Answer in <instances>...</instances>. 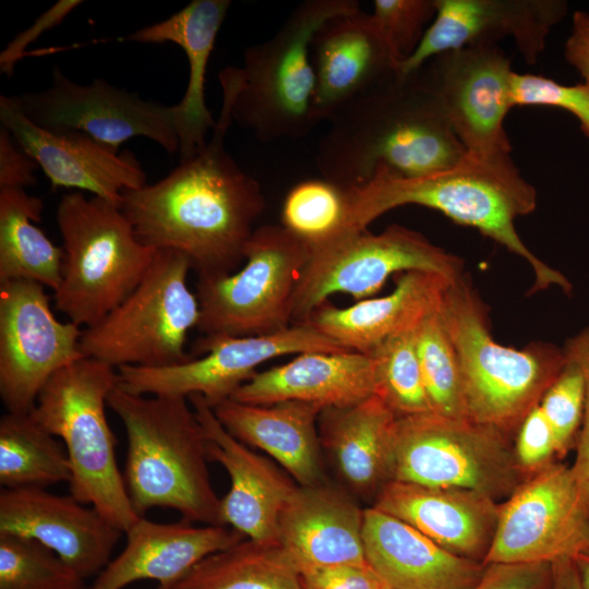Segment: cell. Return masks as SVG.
Wrapping results in <instances>:
<instances>
[{
	"mask_svg": "<svg viewBox=\"0 0 589 589\" xmlns=\"http://www.w3.org/2000/svg\"><path fill=\"white\" fill-rule=\"evenodd\" d=\"M219 82L223 106L205 147L161 180L123 191L120 205L144 245L182 253L197 278L233 273L265 209L260 183L225 148L232 91Z\"/></svg>",
	"mask_w": 589,
	"mask_h": 589,
	"instance_id": "obj_1",
	"label": "cell"
},
{
	"mask_svg": "<svg viewBox=\"0 0 589 589\" xmlns=\"http://www.w3.org/2000/svg\"><path fill=\"white\" fill-rule=\"evenodd\" d=\"M328 122L315 163L323 178L346 190L366 183L381 165L420 177L454 166L467 153L417 72L370 88Z\"/></svg>",
	"mask_w": 589,
	"mask_h": 589,
	"instance_id": "obj_2",
	"label": "cell"
},
{
	"mask_svg": "<svg viewBox=\"0 0 589 589\" xmlns=\"http://www.w3.org/2000/svg\"><path fill=\"white\" fill-rule=\"evenodd\" d=\"M348 191L350 229L365 230L399 206H424L477 229L524 259L534 274L531 292L551 287L567 294L573 290L568 278L534 255L517 232V218L537 207V191L510 155L466 153L454 166L420 177H404L381 165L366 183Z\"/></svg>",
	"mask_w": 589,
	"mask_h": 589,
	"instance_id": "obj_3",
	"label": "cell"
},
{
	"mask_svg": "<svg viewBox=\"0 0 589 589\" xmlns=\"http://www.w3.org/2000/svg\"><path fill=\"white\" fill-rule=\"evenodd\" d=\"M108 406L125 431L123 478L134 510L144 516L172 508L193 524L223 525L206 437L188 398L137 395L117 385Z\"/></svg>",
	"mask_w": 589,
	"mask_h": 589,
	"instance_id": "obj_4",
	"label": "cell"
},
{
	"mask_svg": "<svg viewBox=\"0 0 589 589\" xmlns=\"http://www.w3.org/2000/svg\"><path fill=\"white\" fill-rule=\"evenodd\" d=\"M440 314L457 354L466 418L506 434L518 430L563 369V349L497 342L486 308L465 275L446 289Z\"/></svg>",
	"mask_w": 589,
	"mask_h": 589,
	"instance_id": "obj_5",
	"label": "cell"
},
{
	"mask_svg": "<svg viewBox=\"0 0 589 589\" xmlns=\"http://www.w3.org/2000/svg\"><path fill=\"white\" fill-rule=\"evenodd\" d=\"M359 9L357 0H305L269 39L247 48L241 68L219 73L232 91L233 121L263 142L306 135L316 125L313 36L327 20Z\"/></svg>",
	"mask_w": 589,
	"mask_h": 589,
	"instance_id": "obj_6",
	"label": "cell"
},
{
	"mask_svg": "<svg viewBox=\"0 0 589 589\" xmlns=\"http://www.w3.org/2000/svg\"><path fill=\"white\" fill-rule=\"evenodd\" d=\"M117 385L116 368L84 357L46 382L29 413L63 443L71 495L125 532L141 516L119 470L116 438L106 417L108 397Z\"/></svg>",
	"mask_w": 589,
	"mask_h": 589,
	"instance_id": "obj_7",
	"label": "cell"
},
{
	"mask_svg": "<svg viewBox=\"0 0 589 589\" xmlns=\"http://www.w3.org/2000/svg\"><path fill=\"white\" fill-rule=\"evenodd\" d=\"M56 220L62 238L56 309L81 327L98 323L140 284L156 250L144 245L120 207L81 191L60 200Z\"/></svg>",
	"mask_w": 589,
	"mask_h": 589,
	"instance_id": "obj_8",
	"label": "cell"
},
{
	"mask_svg": "<svg viewBox=\"0 0 589 589\" xmlns=\"http://www.w3.org/2000/svg\"><path fill=\"white\" fill-rule=\"evenodd\" d=\"M190 262L180 252L157 250L136 288L98 323L83 328L84 357L118 369L159 368L193 359L188 334L197 328L200 303L188 287Z\"/></svg>",
	"mask_w": 589,
	"mask_h": 589,
	"instance_id": "obj_9",
	"label": "cell"
},
{
	"mask_svg": "<svg viewBox=\"0 0 589 589\" xmlns=\"http://www.w3.org/2000/svg\"><path fill=\"white\" fill-rule=\"evenodd\" d=\"M392 452L390 480L472 490L497 502L528 478L506 433L433 411L396 418Z\"/></svg>",
	"mask_w": 589,
	"mask_h": 589,
	"instance_id": "obj_10",
	"label": "cell"
},
{
	"mask_svg": "<svg viewBox=\"0 0 589 589\" xmlns=\"http://www.w3.org/2000/svg\"><path fill=\"white\" fill-rule=\"evenodd\" d=\"M310 248L281 225L255 228L237 273L197 278L204 335L273 334L291 326L292 301Z\"/></svg>",
	"mask_w": 589,
	"mask_h": 589,
	"instance_id": "obj_11",
	"label": "cell"
},
{
	"mask_svg": "<svg viewBox=\"0 0 589 589\" xmlns=\"http://www.w3.org/2000/svg\"><path fill=\"white\" fill-rule=\"evenodd\" d=\"M411 271L440 274L454 281L464 276V262L400 225H390L381 233L348 229L310 250L296 287L291 323L308 322L334 293L364 300L380 291L393 274Z\"/></svg>",
	"mask_w": 589,
	"mask_h": 589,
	"instance_id": "obj_12",
	"label": "cell"
},
{
	"mask_svg": "<svg viewBox=\"0 0 589 589\" xmlns=\"http://www.w3.org/2000/svg\"><path fill=\"white\" fill-rule=\"evenodd\" d=\"M199 356L187 362L117 369L118 386L137 395L181 396L199 394L213 408L230 399L250 381L256 368L284 354L351 351L317 330L310 322L266 335L235 337L204 335L192 346Z\"/></svg>",
	"mask_w": 589,
	"mask_h": 589,
	"instance_id": "obj_13",
	"label": "cell"
},
{
	"mask_svg": "<svg viewBox=\"0 0 589 589\" xmlns=\"http://www.w3.org/2000/svg\"><path fill=\"white\" fill-rule=\"evenodd\" d=\"M589 549V510L570 466L552 461L501 503L483 564L553 563Z\"/></svg>",
	"mask_w": 589,
	"mask_h": 589,
	"instance_id": "obj_14",
	"label": "cell"
},
{
	"mask_svg": "<svg viewBox=\"0 0 589 589\" xmlns=\"http://www.w3.org/2000/svg\"><path fill=\"white\" fill-rule=\"evenodd\" d=\"M11 97L32 122L46 130L82 132L115 151L131 137L144 136L169 154L179 152L173 106L144 100L101 79L82 85L55 67L50 87Z\"/></svg>",
	"mask_w": 589,
	"mask_h": 589,
	"instance_id": "obj_15",
	"label": "cell"
},
{
	"mask_svg": "<svg viewBox=\"0 0 589 589\" xmlns=\"http://www.w3.org/2000/svg\"><path fill=\"white\" fill-rule=\"evenodd\" d=\"M45 286L0 283V397L8 412L29 413L46 382L84 358L83 328L59 321Z\"/></svg>",
	"mask_w": 589,
	"mask_h": 589,
	"instance_id": "obj_16",
	"label": "cell"
},
{
	"mask_svg": "<svg viewBox=\"0 0 589 589\" xmlns=\"http://www.w3.org/2000/svg\"><path fill=\"white\" fill-rule=\"evenodd\" d=\"M414 72L437 99L467 153L510 155L504 121L513 108L515 72L498 45L448 50Z\"/></svg>",
	"mask_w": 589,
	"mask_h": 589,
	"instance_id": "obj_17",
	"label": "cell"
},
{
	"mask_svg": "<svg viewBox=\"0 0 589 589\" xmlns=\"http://www.w3.org/2000/svg\"><path fill=\"white\" fill-rule=\"evenodd\" d=\"M564 0H436V14L419 46L399 67L398 75L418 70L442 52L514 40L528 63L543 52L552 28L568 12Z\"/></svg>",
	"mask_w": 589,
	"mask_h": 589,
	"instance_id": "obj_18",
	"label": "cell"
},
{
	"mask_svg": "<svg viewBox=\"0 0 589 589\" xmlns=\"http://www.w3.org/2000/svg\"><path fill=\"white\" fill-rule=\"evenodd\" d=\"M0 533L39 542L85 580L107 566L124 532L72 495L1 488Z\"/></svg>",
	"mask_w": 589,
	"mask_h": 589,
	"instance_id": "obj_19",
	"label": "cell"
},
{
	"mask_svg": "<svg viewBox=\"0 0 589 589\" xmlns=\"http://www.w3.org/2000/svg\"><path fill=\"white\" fill-rule=\"evenodd\" d=\"M0 121L43 169L52 189L88 191L120 207L123 191L146 184V175L130 152L118 154L82 132L43 129L11 96H0Z\"/></svg>",
	"mask_w": 589,
	"mask_h": 589,
	"instance_id": "obj_20",
	"label": "cell"
},
{
	"mask_svg": "<svg viewBox=\"0 0 589 589\" xmlns=\"http://www.w3.org/2000/svg\"><path fill=\"white\" fill-rule=\"evenodd\" d=\"M188 400L203 428L209 460L229 476L230 488L220 498L223 525L249 539L277 541L280 514L298 484L230 434L201 395H190Z\"/></svg>",
	"mask_w": 589,
	"mask_h": 589,
	"instance_id": "obj_21",
	"label": "cell"
},
{
	"mask_svg": "<svg viewBox=\"0 0 589 589\" xmlns=\"http://www.w3.org/2000/svg\"><path fill=\"white\" fill-rule=\"evenodd\" d=\"M313 117L328 121L344 105L399 74L401 60L372 14L360 9L327 20L311 43Z\"/></svg>",
	"mask_w": 589,
	"mask_h": 589,
	"instance_id": "obj_22",
	"label": "cell"
},
{
	"mask_svg": "<svg viewBox=\"0 0 589 589\" xmlns=\"http://www.w3.org/2000/svg\"><path fill=\"white\" fill-rule=\"evenodd\" d=\"M461 557L483 563L501 503L477 491L389 480L372 505Z\"/></svg>",
	"mask_w": 589,
	"mask_h": 589,
	"instance_id": "obj_23",
	"label": "cell"
},
{
	"mask_svg": "<svg viewBox=\"0 0 589 589\" xmlns=\"http://www.w3.org/2000/svg\"><path fill=\"white\" fill-rule=\"evenodd\" d=\"M364 508L347 490L328 484L297 485L278 522L277 541L300 573L369 565L363 544Z\"/></svg>",
	"mask_w": 589,
	"mask_h": 589,
	"instance_id": "obj_24",
	"label": "cell"
},
{
	"mask_svg": "<svg viewBox=\"0 0 589 589\" xmlns=\"http://www.w3.org/2000/svg\"><path fill=\"white\" fill-rule=\"evenodd\" d=\"M123 550L84 589H123L155 580L169 589L208 555L245 537L229 526L157 522L141 516L125 532Z\"/></svg>",
	"mask_w": 589,
	"mask_h": 589,
	"instance_id": "obj_25",
	"label": "cell"
},
{
	"mask_svg": "<svg viewBox=\"0 0 589 589\" xmlns=\"http://www.w3.org/2000/svg\"><path fill=\"white\" fill-rule=\"evenodd\" d=\"M363 544L368 564L390 589H469L485 567L373 506L364 508Z\"/></svg>",
	"mask_w": 589,
	"mask_h": 589,
	"instance_id": "obj_26",
	"label": "cell"
},
{
	"mask_svg": "<svg viewBox=\"0 0 589 589\" xmlns=\"http://www.w3.org/2000/svg\"><path fill=\"white\" fill-rule=\"evenodd\" d=\"M375 395L374 362L357 351L303 352L290 362L255 375L230 399L266 406L297 400L342 408Z\"/></svg>",
	"mask_w": 589,
	"mask_h": 589,
	"instance_id": "obj_27",
	"label": "cell"
},
{
	"mask_svg": "<svg viewBox=\"0 0 589 589\" xmlns=\"http://www.w3.org/2000/svg\"><path fill=\"white\" fill-rule=\"evenodd\" d=\"M322 410L297 400L259 406L227 399L213 407L230 434L268 454L299 485L326 482L318 433Z\"/></svg>",
	"mask_w": 589,
	"mask_h": 589,
	"instance_id": "obj_28",
	"label": "cell"
},
{
	"mask_svg": "<svg viewBox=\"0 0 589 589\" xmlns=\"http://www.w3.org/2000/svg\"><path fill=\"white\" fill-rule=\"evenodd\" d=\"M230 5L229 0H193L167 20L125 37L135 43H175L187 56L188 86L181 101L173 105L180 161L202 151L207 143V134L216 125L205 103L204 85L208 60Z\"/></svg>",
	"mask_w": 589,
	"mask_h": 589,
	"instance_id": "obj_29",
	"label": "cell"
},
{
	"mask_svg": "<svg viewBox=\"0 0 589 589\" xmlns=\"http://www.w3.org/2000/svg\"><path fill=\"white\" fill-rule=\"evenodd\" d=\"M452 283L435 273L406 272L389 294L364 299L347 308L325 302L308 322L345 348L369 354L388 337L417 327L441 305Z\"/></svg>",
	"mask_w": 589,
	"mask_h": 589,
	"instance_id": "obj_30",
	"label": "cell"
},
{
	"mask_svg": "<svg viewBox=\"0 0 589 589\" xmlns=\"http://www.w3.org/2000/svg\"><path fill=\"white\" fill-rule=\"evenodd\" d=\"M396 418L377 395L348 407L321 411L322 448L352 496L375 498L390 480Z\"/></svg>",
	"mask_w": 589,
	"mask_h": 589,
	"instance_id": "obj_31",
	"label": "cell"
},
{
	"mask_svg": "<svg viewBox=\"0 0 589 589\" xmlns=\"http://www.w3.org/2000/svg\"><path fill=\"white\" fill-rule=\"evenodd\" d=\"M43 207L23 188L0 189V283L25 279L58 289L63 250L35 225Z\"/></svg>",
	"mask_w": 589,
	"mask_h": 589,
	"instance_id": "obj_32",
	"label": "cell"
},
{
	"mask_svg": "<svg viewBox=\"0 0 589 589\" xmlns=\"http://www.w3.org/2000/svg\"><path fill=\"white\" fill-rule=\"evenodd\" d=\"M169 589H303L301 573L277 541L244 538L197 563Z\"/></svg>",
	"mask_w": 589,
	"mask_h": 589,
	"instance_id": "obj_33",
	"label": "cell"
},
{
	"mask_svg": "<svg viewBox=\"0 0 589 589\" xmlns=\"http://www.w3.org/2000/svg\"><path fill=\"white\" fill-rule=\"evenodd\" d=\"M63 443L41 428L31 413L5 412L0 419V484L2 489H46L70 482Z\"/></svg>",
	"mask_w": 589,
	"mask_h": 589,
	"instance_id": "obj_34",
	"label": "cell"
},
{
	"mask_svg": "<svg viewBox=\"0 0 589 589\" xmlns=\"http://www.w3.org/2000/svg\"><path fill=\"white\" fill-rule=\"evenodd\" d=\"M349 191L325 178L298 182L286 194L281 226L309 248L321 247L349 229Z\"/></svg>",
	"mask_w": 589,
	"mask_h": 589,
	"instance_id": "obj_35",
	"label": "cell"
},
{
	"mask_svg": "<svg viewBox=\"0 0 589 589\" xmlns=\"http://www.w3.org/2000/svg\"><path fill=\"white\" fill-rule=\"evenodd\" d=\"M418 326L388 337L369 353L375 395L397 418L432 411L418 354Z\"/></svg>",
	"mask_w": 589,
	"mask_h": 589,
	"instance_id": "obj_36",
	"label": "cell"
},
{
	"mask_svg": "<svg viewBox=\"0 0 589 589\" xmlns=\"http://www.w3.org/2000/svg\"><path fill=\"white\" fill-rule=\"evenodd\" d=\"M440 306L429 313L417 329L422 377L433 412L466 418L458 359Z\"/></svg>",
	"mask_w": 589,
	"mask_h": 589,
	"instance_id": "obj_37",
	"label": "cell"
},
{
	"mask_svg": "<svg viewBox=\"0 0 589 589\" xmlns=\"http://www.w3.org/2000/svg\"><path fill=\"white\" fill-rule=\"evenodd\" d=\"M84 579L39 542L0 533V589H84Z\"/></svg>",
	"mask_w": 589,
	"mask_h": 589,
	"instance_id": "obj_38",
	"label": "cell"
},
{
	"mask_svg": "<svg viewBox=\"0 0 589 589\" xmlns=\"http://www.w3.org/2000/svg\"><path fill=\"white\" fill-rule=\"evenodd\" d=\"M539 407L553 431L556 456L563 458L576 447L585 408V382L574 362L566 360Z\"/></svg>",
	"mask_w": 589,
	"mask_h": 589,
	"instance_id": "obj_39",
	"label": "cell"
},
{
	"mask_svg": "<svg viewBox=\"0 0 589 589\" xmlns=\"http://www.w3.org/2000/svg\"><path fill=\"white\" fill-rule=\"evenodd\" d=\"M371 14L402 62L417 49L426 24L433 21L436 0H375Z\"/></svg>",
	"mask_w": 589,
	"mask_h": 589,
	"instance_id": "obj_40",
	"label": "cell"
},
{
	"mask_svg": "<svg viewBox=\"0 0 589 589\" xmlns=\"http://www.w3.org/2000/svg\"><path fill=\"white\" fill-rule=\"evenodd\" d=\"M512 104L515 106H549L575 116L582 133L589 139V84L565 85L552 79L516 73L513 77Z\"/></svg>",
	"mask_w": 589,
	"mask_h": 589,
	"instance_id": "obj_41",
	"label": "cell"
},
{
	"mask_svg": "<svg viewBox=\"0 0 589 589\" xmlns=\"http://www.w3.org/2000/svg\"><path fill=\"white\" fill-rule=\"evenodd\" d=\"M514 453L519 468L527 477L557 457L553 431L539 405L520 423Z\"/></svg>",
	"mask_w": 589,
	"mask_h": 589,
	"instance_id": "obj_42",
	"label": "cell"
},
{
	"mask_svg": "<svg viewBox=\"0 0 589 589\" xmlns=\"http://www.w3.org/2000/svg\"><path fill=\"white\" fill-rule=\"evenodd\" d=\"M562 349L566 360L579 368L585 382L584 417L570 468L589 510V325L567 338Z\"/></svg>",
	"mask_w": 589,
	"mask_h": 589,
	"instance_id": "obj_43",
	"label": "cell"
},
{
	"mask_svg": "<svg viewBox=\"0 0 589 589\" xmlns=\"http://www.w3.org/2000/svg\"><path fill=\"white\" fill-rule=\"evenodd\" d=\"M469 589H552L551 563H491Z\"/></svg>",
	"mask_w": 589,
	"mask_h": 589,
	"instance_id": "obj_44",
	"label": "cell"
},
{
	"mask_svg": "<svg viewBox=\"0 0 589 589\" xmlns=\"http://www.w3.org/2000/svg\"><path fill=\"white\" fill-rule=\"evenodd\" d=\"M303 589H385L370 565H347L301 573Z\"/></svg>",
	"mask_w": 589,
	"mask_h": 589,
	"instance_id": "obj_45",
	"label": "cell"
},
{
	"mask_svg": "<svg viewBox=\"0 0 589 589\" xmlns=\"http://www.w3.org/2000/svg\"><path fill=\"white\" fill-rule=\"evenodd\" d=\"M82 1L60 0L41 13L33 24L20 33L0 53V70L5 75H11L14 67L25 53L26 48L46 31L59 25Z\"/></svg>",
	"mask_w": 589,
	"mask_h": 589,
	"instance_id": "obj_46",
	"label": "cell"
},
{
	"mask_svg": "<svg viewBox=\"0 0 589 589\" xmlns=\"http://www.w3.org/2000/svg\"><path fill=\"white\" fill-rule=\"evenodd\" d=\"M38 164L16 143L11 133L0 129V189L23 188L36 183Z\"/></svg>",
	"mask_w": 589,
	"mask_h": 589,
	"instance_id": "obj_47",
	"label": "cell"
},
{
	"mask_svg": "<svg viewBox=\"0 0 589 589\" xmlns=\"http://www.w3.org/2000/svg\"><path fill=\"white\" fill-rule=\"evenodd\" d=\"M565 60L589 84V13L576 11L572 16L570 33L564 46Z\"/></svg>",
	"mask_w": 589,
	"mask_h": 589,
	"instance_id": "obj_48",
	"label": "cell"
},
{
	"mask_svg": "<svg viewBox=\"0 0 589 589\" xmlns=\"http://www.w3.org/2000/svg\"><path fill=\"white\" fill-rule=\"evenodd\" d=\"M552 589H582L572 558L552 563Z\"/></svg>",
	"mask_w": 589,
	"mask_h": 589,
	"instance_id": "obj_49",
	"label": "cell"
},
{
	"mask_svg": "<svg viewBox=\"0 0 589 589\" xmlns=\"http://www.w3.org/2000/svg\"><path fill=\"white\" fill-rule=\"evenodd\" d=\"M578 579L582 589H589V549L578 553L573 558Z\"/></svg>",
	"mask_w": 589,
	"mask_h": 589,
	"instance_id": "obj_50",
	"label": "cell"
},
{
	"mask_svg": "<svg viewBox=\"0 0 589 589\" xmlns=\"http://www.w3.org/2000/svg\"><path fill=\"white\" fill-rule=\"evenodd\" d=\"M385 589H390V588H387V587H386Z\"/></svg>",
	"mask_w": 589,
	"mask_h": 589,
	"instance_id": "obj_51",
	"label": "cell"
}]
</instances>
